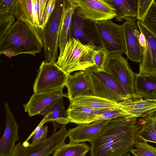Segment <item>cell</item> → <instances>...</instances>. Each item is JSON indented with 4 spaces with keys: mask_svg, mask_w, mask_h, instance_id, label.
<instances>
[{
    "mask_svg": "<svg viewBox=\"0 0 156 156\" xmlns=\"http://www.w3.org/2000/svg\"><path fill=\"white\" fill-rule=\"evenodd\" d=\"M136 94L141 98L156 99V75L135 73Z\"/></svg>",
    "mask_w": 156,
    "mask_h": 156,
    "instance_id": "cell-23",
    "label": "cell"
},
{
    "mask_svg": "<svg viewBox=\"0 0 156 156\" xmlns=\"http://www.w3.org/2000/svg\"><path fill=\"white\" fill-rule=\"evenodd\" d=\"M70 105L94 109H101L117 107L118 103L95 95H85L73 99Z\"/></svg>",
    "mask_w": 156,
    "mask_h": 156,
    "instance_id": "cell-26",
    "label": "cell"
},
{
    "mask_svg": "<svg viewBox=\"0 0 156 156\" xmlns=\"http://www.w3.org/2000/svg\"><path fill=\"white\" fill-rule=\"evenodd\" d=\"M136 24L140 31L141 62L139 74L156 75V36L141 21Z\"/></svg>",
    "mask_w": 156,
    "mask_h": 156,
    "instance_id": "cell-10",
    "label": "cell"
},
{
    "mask_svg": "<svg viewBox=\"0 0 156 156\" xmlns=\"http://www.w3.org/2000/svg\"><path fill=\"white\" fill-rule=\"evenodd\" d=\"M16 0H0V15H14Z\"/></svg>",
    "mask_w": 156,
    "mask_h": 156,
    "instance_id": "cell-33",
    "label": "cell"
},
{
    "mask_svg": "<svg viewBox=\"0 0 156 156\" xmlns=\"http://www.w3.org/2000/svg\"><path fill=\"white\" fill-rule=\"evenodd\" d=\"M103 71L110 74L133 98H141L135 92V73L122 54H109Z\"/></svg>",
    "mask_w": 156,
    "mask_h": 156,
    "instance_id": "cell-6",
    "label": "cell"
},
{
    "mask_svg": "<svg viewBox=\"0 0 156 156\" xmlns=\"http://www.w3.org/2000/svg\"><path fill=\"white\" fill-rule=\"evenodd\" d=\"M122 156H130L129 152H127V153L125 154Z\"/></svg>",
    "mask_w": 156,
    "mask_h": 156,
    "instance_id": "cell-36",
    "label": "cell"
},
{
    "mask_svg": "<svg viewBox=\"0 0 156 156\" xmlns=\"http://www.w3.org/2000/svg\"><path fill=\"white\" fill-rule=\"evenodd\" d=\"M109 53L104 48H99L96 51L94 57V67L98 71H103Z\"/></svg>",
    "mask_w": 156,
    "mask_h": 156,
    "instance_id": "cell-30",
    "label": "cell"
},
{
    "mask_svg": "<svg viewBox=\"0 0 156 156\" xmlns=\"http://www.w3.org/2000/svg\"><path fill=\"white\" fill-rule=\"evenodd\" d=\"M117 107L132 117H145L156 111V99L130 98L118 103Z\"/></svg>",
    "mask_w": 156,
    "mask_h": 156,
    "instance_id": "cell-19",
    "label": "cell"
},
{
    "mask_svg": "<svg viewBox=\"0 0 156 156\" xmlns=\"http://www.w3.org/2000/svg\"><path fill=\"white\" fill-rule=\"evenodd\" d=\"M63 88L50 92L34 93L29 101L23 105L25 112L30 116L39 114L45 108L58 98L68 97L67 94L62 91Z\"/></svg>",
    "mask_w": 156,
    "mask_h": 156,
    "instance_id": "cell-18",
    "label": "cell"
},
{
    "mask_svg": "<svg viewBox=\"0 0 156 156\" xmlns=\"http://www.w3.org/2000/svg\"><path fill=\"white\" fill-rule=\"evenodd\" d=\"M115 9L118 22H135L138 19V0H106Z\"/></svg>",
    "mask_w": 156,
    "mask_h": 156,
    "instance_id": "cell-21",
    "label": "cell"
},
{
    "mask_svg": "<svg viewBox=\"0 0 156 156\" xmlns=\"http://www.w3.org/2000/svg\"><path fill=\"white\" fill-rule=\"evenodd\" d=\"M141 128L137 133L138 141L156 143V111L138 119Z\"/></svg>",
    "mask_w": 156,
    "mask_h": 156,
    "instance_id": "cell-25",
    "label": "cell"
},
{
    "mask_svg": "<svg viewBox=\"0 0 156 156\" xmlns=\"http://www.w3.org/2000/svg\"><path fill=\"white\" fill-rule=\"evenodd\" d=\"M142 22L156 36V2L155 0Z\"/></svg>",
    "mask_w": 156,
    "mask_h": 156,
    "instance_id": "cell-29",
    "label": "cell"
},
{
    "mask_svg": "<svg viewBox=\"0 0 156 156\" xmlns=\"http://www.w3.org/2000/svg\"><path fill=\"white\" fill-rule=\"evenodd\" d=\"M48 130V126H42L34 135L31 143H37L45 140L48 138L47 136Z\"/></svg>",
    "mask_w": 156,
    "mask_h": 156,
    "instance_id": "cell-35",
    "label": "cell"
},
{
    "mask_svg": "<svg viewBox=\"0 0 156 156\" xmlns=\"http://www.w3.org/2000/svg\"><path fill=\"white\" fill-rule=\"evenodd\" d=\"M98 48L94 44H83L78 39L70 38L56 64L67 75L74 71L85 70L94 65V57Z\"/></svg>",
    "mask_w": 156,
    "mask_h": 156,
    "instance_id": "cell-3",
    "label": "cell"
},
{
    "mask_svg": "<svg viewBox=\"0 0 156 156\" xmlns=\"http://www.w3.org/2000/svg\"><path fill=\"white\" fill-rule=\"evenodd\" d=\"M74 12L83 19L99 21L115 18V9L106 0H73Z\"/></svg>",
    "mask_w": 156,
    "mask_h": 156,
    "instance_id": "cell-11",
    "label": "cell"
},
{
    "mask_svg": "<svg viewBox=\"0 0 156 156\" xmlns=\"http://www.w3.org/2000/svg\"><path fill=\"white\" fill-rule=\"evenodd\" d=\"M6 113V124L3 135L0 140V156H10L16 143L20 139L19 126L8 104H4Z\"/></svg>",
    "mask_w": 156,
    "mask_h": 156,
    "instance_id": "cell-15",
    "label": "cell"
},
{
    "mask_svg": "<svg viewBox=\"0 0 156 156\" xmlns=\"http://www.w3.org/2000/svg\"><path fill=\"white\" fill-rule=\"evenodd\" d=\"M66 86L70 102L74 98L85 95H95L91 82L87 73L80 70L68 75Z\"/></svg>",
    "mask_w": 156,
    "mask_h": 156,
    "instance_id": "cell-14",
    "label": "cell"
},
{
    "mask_svg": "<svg viewBox=\"0 0 156 156\" xmlns=\"http://www.w3.org/2000/svg\"><path fill=\"white\" fill-rule=\"evenodd\" d=\"M84 71L90 78L95 96L117 103L132 98L109 74L97 70L94 65Z\"/></svg>",
    "mask_w": 156,
    "mask_h": 156,
    "instance_id": "cell-5",
    "label": "cell"
},
{
    "mask_svg": "<svg viewBox=\"0 0 156 156\" xmlns=\"http://www.w3.org/2000/svg\"><path fill=\"white\" fill-rule=\"evenodd\" d=\"M57 0H48L42 19V29L45 27L55 8Z\"/></svg>",
    "mask_w": 156,
    "mask_h": 156,
    "instance_id": "cell-34",
    "label": "cell"
},
{
    "mask_svg": "<svg viewBox=\"0 0 156 156\" xmlns=\"http://www.w3.org/2000/svg\"><path fill=\"white\" fill-rule=\"evenodd\" d=\"M66 126L53 133L45 140L35 144L19 142L15 146L10 156H49L57 148L64 144L67 137Z\"/></svg>",
    "mask_w": 156,
    "mask_h": 156,
    "instance_id": "cell-7",
    "label": "cell"
},
{
    "mask_svg": "<svg viewBox=\"0 0 156 156\" xmlns=\"http://www.w3.org/2000/svg\"><path fill=\"white\" fill-rule=\"evenodd\" d=\"M68 75L56 63L42 61L33 84L34 93L50 92L64 88Z\"/></svg>",
    "mask_w": 156,
    "mask_h": 156,
    "instance_id": "cell-8",
    "label": "cell"
},
{
    "mask_svg": "<svg viewBox=\"0 0 156 156\" xmlns=\"http://www.w3.org/2000/svg\"><path fill=\"white\" fill-rule=\"evenodd\" d=\"M43 48L41 29L29 22L9 19L0 26V55L33 56Z\"/></svg>",
    "mask_w": 156,
    "mask_h": 156,
    "instance_id": "cell-2",
    "label": "cell"
},
{
    "mask_svg": "<svg viewBox=\"0 0 156 156\" xmlns=\"http://www.w3.org/2000/svg\"><path fill=\"white\" fill-rule=\"evenodd\" d=\"M76 6L73 0H66L60 29L58 47L59 54L63 52L69 34L73 15Z\"/></svg>",
    "mask_w": 156,
    "mask_h": 156,
    "instance_id": "cell-24",
    "label": "cell"
},
{
    "mask_svg": "<svg viewBox=\"0 0 156 156\" xmlns=\"http://www.w3.org/2000/svg\"><path fill=\"white\" fill-rule=\"evenodd\" d=\"M48 0H16L14 15L17 20L27 21L41 30Z\"/></svg>",
    "mask_w": 156,
    "mask_h": 156,
    "instance_id": "cell-12",
    "label": "cell"
},
{
    "mask_svg": "<svg viewBox=\"0 0 156 156\" xmlns=\"http://www.w3.org/2000/svg\"><path fill=\"white\" fill-rule=\"evenodd\" d=\"M136 118L123 116L111 119L90 142V156H122L138 141L141 127Z\"/></svg>",
    "mask_w": 156,
    "mask_h": 156,
    "instance_id": "cell-1",
    "label": "cell"
},
{
    "mask_svg": "<svg viewBox=\"0 0 156 156\" xmlns=\"http://www.w3.org/2000/svg\"><path fill=\"white\" fill-rule=\"evenodd\" d=\"M123 116H129L132 117L124 111L118 107H116L98 115L96 118V121L101 119H111Z\"/></svg>",
    "mask_w": 156,
    "mask_h": 156,
    "instance_id": "cell-31",
    "label": "cell"
},
{
    "mask_svg": "<svg viewBox=\"0 0 156 156\" xmlns=\"http://www.w3.org/2000/svg\"><path fill=\"white\" fill-rule=\"evenodd\" d=\"M48 121L52 122L55 133L57 129L70 122L66 111L63 106L62 98L55 100L43 109L39 113Z\"/></svg>",
    "mask_w": 156,
    "mask_h": 156,
    "instance_id": "cell-20",
    "label": "cell"
},
{
    "mask_svg": "<svg viewBox=\"0 0 156 156\" xmlns=\"http://www.w3.org/2000/svg\"></svg>",
    "mask_w": 156,
    "mask_h": 156,
    "instance_id": "cell-37",
    "label": "cell"
},
{
    "mask_svg": "<svg viewBox=\"0 0 156 156\" xmlns=\"http://www.w3.org/2000/svg\"><path fill=\"white\" fill-rule=\"evenodd\" d=\"M134 146L136 149L130 151L135 156H156V147L150 145L147 142L138 141Z\"/></svg>",
    "mask_w": 156,
    "mask_h": 156,
    "instance_id": "cell-28",
    "label": "cell"
},
{
    "mask_svg": "<svg viewBox=\"0 0 156 156\" xmlns=\"http://www.w3.org/2000/svg\"><path fill=\"white\" fill-rule=\"evenodd\" d=\"M154 0H138V21H142Z\"/></svg>",
    "mask_w": 156,
    "mask_h": 156,
    "instance_id": "cell-32",
    "label": "cell"
},
{
    "mask_svg": "<svg viewBox=\"0 0 156 156\" xmlns=\"http://www.w3.org/2000/svg\"><path fill=\"white\" fill-rule=\"evenodd\" d=\"M103 48L109 54L126 53L122 25L114 23L111 19L94 22Z\"/></svg>",
    "mask_w": 156,
    "mask_h": 156,
    "instance_id": "cell-9",
    "label": "cell"
},
{
    "mask_svg": "<svg viewBox=\"0 0 156 156\" xmlns=\"http://www.w3.org/2000/svg\"><path fill=\"white\" fill-rule=\"evenodd\" d=\"M94 22L81 18L74 12L68 40L73 38L83 44H93L98 48H103Z\"/></svg>",
    "mask_w": 156,
    "mask_h": 156,
    "instance_id": "cell-13",
    "label": "cell"
},
{
    "mask_svg": "<svg viewBox=\"0 0 156 156\" xmlns=\"http://www.w3.org/2000/svg\"><path fill=\"white\" fill-rule=\"evenodd\" d=\"M127 58L132 62L140 63L141 51L139 36L140 33L135 22L126 21L122 24Z\"/></svg>",
    "mask_w": 156,
    "mask_h": 156,
    "instance_id": "cell-17",
    "label": "cell"
},
{
    "mask_svg": "<svg viewBox=\"0 0 156 156\" xmlns=\"http://www.w3.org/2000/svg\"><path fill=\"white\" fill-rule=\"evenodd\" d=\"M66 0H57L55 9L44 28L41 30L44 61L56 63L58 59L59 37Z\"/></svg>",
    "mask_w": 156,
    "mask_h": 156,
    "instance_id": "cell-4",
    "label": "cell"
},
{
    "mask_svg": "<svg viewBox=\"0 0 156 156\" xmlns=\"http://www.w3.org/2000/svg\"><path fill=\"white\" fill-rule=\"evenodd\" d=\"M111 119H101L89 124H79L68 130L69 142H90L106 127Z\"/></svg>",
    "mask_w": 156,
    "mask_h": 156,
    "instance_id": "cell-16",
    "label": "cell"
},
{
    "mask_svg": "<svg viewBox=\"0 0 156 156\" xmlns=\"http://www.w3.org/2000/svg\"><path fill=\"white\" fill-rule=\"evenodd\" d=\"M114 108L94 109L69 105L66 111L70 122L79 125L89 124L96 121V118L98 115Z\"/></svg>",
    "mask_w": 156,
    "mask_h": 156,
    "instance_id": "cell-22",
    "label": "cell"
},
{
    "mask_svg": "<svg viewBox=\"0 0 156 156\" xmlns=\"http://www.w3.org/2000/svg\"><path fill=\"white\" fill-rule=\"evenodd\" d=\"M90 147L85 142L65 143L55 150L52 156H86Z\"/></svg>",
    "mask_w": 156,
    "mask_h": 156,
    "instance_id": "cell-27",
    "label": "cell"
}]
</instances>
